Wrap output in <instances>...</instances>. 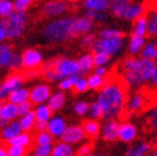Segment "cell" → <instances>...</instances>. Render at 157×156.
<instances>
[{"instance_id":"6da1fadb","label":"cell","mask_w":157,"mask_h":156,"mask_svg":"<svg viewBox=\"0 0 157 156\" xmlns=\"http://www.w3.org/2000/svg\"><path fill=\"white\" fill-rule=\"evenodd\" d=\"M127 90L119 81H109L96 96V103L101 106L105 120L117 119L127 109Z\"/></svg>"},{"instance_id":"7a4b0ae2","label":"cell","mask_w":157,"mask_h":156,"mask_svg":"<svg viewBox=\"0 0 157 156\" xmlns=\"http://www.w3.org/2000/svg\"><path fill=\"white\" fill-rule=\"evenodd\" d=\"M157 63L146 58H127L120 67L123 83L132 90H138L146 83H150L156 71Z\"/></svg>"},{"instance_id":"3957f363","label":"cell","mask_w":157,"mask_h":156,"mask_svg":"<svg viewBox=\"0 0 157 156\" xmlns=\"http://www.w3.org/2000/svg\"><path fill=\"white\" fill-rule=\"evenodd\" d=\"M73 15H67V17H61L58 19H52L49 23H46L42 35L46 38V41L51 44H64L69 40H72V26L74 22Z\"/></svg>"},{"instance_id":"277c9868","label":"cell","mask_w":157,"mask_h":156,"mask_svg":"<svg viewBox=\"0 0 157 156\" xmlns=\"http://www.w3.org/2000/svg\"><path fill=\"white\" fill-rule=\"evenodd\" d=\"M28 15L26 12H14L9 18L2 19L0 22V41L15 40L25 33Z\"/></svg>"},{"instance_id":"5b68a950","label":"cell","mask_w":157,"mask_h":156,"mask_svg":"<svg viewBox=\"0 0 157 156\" xmlns=\"http://www.w3.org/2000/svg\"><path fill=\"white\" fill-rule=\"evenodd\" d=\"M124 49V37L121 38H96L90 48L92 54L105 53L110 57H117Z\"/></svg>"},{"instance_id":"8992f818","label":"cell","mask_w":157,"mask_h":156,"mask_svg":"<svg viewBox=\"0 0 157 156\" xmlns=\"http://www.w3.org/2000/svg\"><path fill=\"white\" fill-rule=\"evenodd\" d=\"M52 67H54L55 73L58 76V82L68 77L82 76L78 60L72 59V58L61 57L58 59H52Z\"/></svg>"},{"instance_id":"52a82bcc","label":"cell","mask_w":157,"mask_h":156,"mask_svg":"<svg viewBox=\"0 0 157 156\" xmlns=\"http://www.w3.org/2000/svg\"><path fill=\"white\" fill-rule=\"evenodd\" d=\"M0 67L6 71H17L22 68V54H17L9 44L0 45Z\"/></svg>"},{"instance_id":"ba28073f","label":"cell","mask_w":157,"mask_h":156,"mask_svg":"<svg viewBox=\"0 0 157 156\" xmlns=\"http://www.w3.org/2000/svg\"><path fill=\"white\" fill-rule=\"evenodd\" d=\"M25 81H26L25 74L19 72H13L9 76H6L2 84H0V99H2V101H6L13 91H15L19 87H23Z\"/></svg>"},{"instance_id":"9c48e42d","label":"cell","mask_w":157,"mask_h":156,"mask_svg":"<svg viewBox=\"0 0 157 156\" xmlns=\"http://www.w3.org/2000/svg\"><path fill=\"white\" fill-rule=\"evenodd\" d=\"M87 138V135L82 127V124H70V126L67 127L64 135L61 136L60 141L65 142V143H69L72 146H77V145H81L86 141Z\"/></svg>"},{"instance_id":"30bf717a","label":"cell","mask_w":157,"mask_h":156,"mask_svg":"<svg viewBox=\"0 0 157 156\" xmlns=\"http://www.w3.org/2000/svg\"><path fill=\"white\" fill-rule=\"evenodd\" d=\"M44 64V55L37 49H26L22 53V68L26 71L29 69H38Z\"/></svg>"},{"instance_id":"8fae6325","label":"cell","mask_w":157,"mask_h":156,"mask_svg":"<svg viewBox=\"0 0 157 156\" xmlns=\"http://www.w3.org/2000/svg\"><path fill=\"white\" fill-rule=\"evenodd\" d=\"M29 93H31L29 101L36 106V105H41V104H48L49 99L52 95V91L49 84L37 83L29 90Z\"/></svg>"},{"instance_id":"7c38bea8","label":"cell","mask_w":157,"mask_h":156,"mask_svg":"<svg viewBox=\"0 0 157 156\" xmlns=\"http://www.w3.org/2000/svg\"><path fill=\"white\" fill-rule=\"evenodd\" d=\"M120 126H121V123L117 119L105 120V123L102 124V129H101V137H102L104 141L105 142L119 141Z\"/></svg>"},{"instance_id":"4fadbf2b","label":"cell","mask_w":157,"mask_h":156,"mask_svg":"<svg viewBox=\"0 0 157 156\" xmlns=\"http://www.w3.org/2000/svg\"><path fill=\"white\" fill-rule=\"evenodd\" d=\"M68 12V3L65 0H50L42 6V14L48 18H56Z\"/></svg>"},{"instance_id":"5bb4252c","label":"cell","mask_w":157,"mask_h":156,"mask_svg":"<svg viewBox=\"0 0 157 156\" xmlns=\"http://www.w3.org/2000/svg\"><path fill=\"white\" fill-rule=\"evenodd\" d=\"M93 26H95V22L92 19L84 17H75L74 22H73V26H72V35L73 37H79V36H86L92 32Z\"/></svg>"},{"instance_id":"9a60e30c","label":"cell","mask_w":157,"mask_h":156,"mask_svg":"<svg viewBox=\"0 0 157 156\" xmlns=\"http://www.w3.org/2000/svg\"><path fill=\"white\" fill-rule=\"evenodd\" d=\"M17 118H19L18 106L8 100L2 101V105H0V123H2V127L6 126L8 123L13 120H17Z\"/></svg>"},{"instance_id":"2e32d148","label":"cell","mask_w":157,"mask_h":156,"mask_svg":"<svg viewBox=\"0 0 157 156\" xmlns=\"http://www.w3.org/2000/svg\"><path fill=\"white\" fill-rule=\"evenodd\" d=\"M67 127H68V123H67L64 116H61L59 114H55L48 123V132H50L54 138L60 139L61 136L64 135Z\"/></svg>"},{"instance_id":"e0dca14e","label":"cell","mask_w":157,"mask_h":156,"mask_svg":"<svg viewBox=\"0 0 157 156\" xmlns=\"http://www.w3.org/2000/svg\"><path fill=\"white\" fill-rule=\"evenodd\" d=\"M138 137V127L132 122H123L120 126L119 141L123 143H132Z\"/></svg>"},{"instance_id":"ac0fdd59","label":"cell","mask_w":157,"mask_h":156,"mask_svg":"<svg viewBox=\"0 0 157 156\" xmlns=\"http://www.w3.org/2000/svg\"><path fill=\"white\" fill-rule=\"evenodd\" d=\"M23 132L19 120H13L2 128V139L5 143H9L12 139L18 137Z\"/></svg>"},{"instance_id":"d6986e66","label":"cell","mask_w":157,"mask_h":156,"mask_svg":"<svg viewBox=\"0 0 157 156\" xmlns=\"http://www.w3.org/2000/svg\"><path fill=\"white\" fill-rule=\"evenodd\" d=\"M146 106V97L140 92H133L128 96L127 100V110L129 113H139Z\"/></svg>"},{"instance_id":"ffe728a7","label":"cell","mask_w":157,"mask_h":156,"mask_svg":"<svg viewBox=\"0 0 157 156\" xmlns=\"http://www.w3.org/2000/svg\"><path fill=\"white\" fill-rule=\"evenodd\" d=\"M130 5H132L130 0H113V2L110 3L109 10L111 12V14L115 15V17L125 19V15H127V12Z\"/></svg>"},{"instance_id":"44dd1931","label":"cell","mask_w":157,"mask_h":156,"mask_svg":"<svg viewBox=\"0 0 157 156\" xmlns=\"http://www.w3.org/2000/svg\"><path fill=\"white\" fill-rule=\"evenodd\" d=\"M152 145L147 141H140L137 145L129 147L123 156H148L152 151Z\"/></svg>"},{"instance_id":"7402d4cb","label":"cell","mask_w":157,"mask_h":156,"mask_svg":"<svg viewBox=\"0 0 157 156\" xmlns=\"http://www.w3.org/2000/svg\"><path fill=\"white\" fill-rule=\"evenodd\" d=\"M82 127L86 132L88 138L91 139H96L101 135V129H102V124H101L97 119H87L82 123Z\"/></svg>"},{"instance_id":"603a6c76","label":"cell","mask_w":157,"mask_h":156,"mask_svg":"<svg viewBox=\"0 0 157 156\" xmlns=\"http://www.w3.org/2000/svg\"><path fill=\"white\" fill-rule=\"evenodd\" d=\"M146 37L133 33L128 41V51L130 55H140V53L146 46Z\"/></svg>"},{"instance_id":"cb8c5ba5","label":"cell","mask_w":157,"mask_h":156,"mask_svg":"<svg viewBox=\"0 0 157 156\" xmlns=\"http://www.w3.org/2000/svg\"><path fill=\"white\" fill-rule=\"evenodd\" d=\"M78 64H79V69H81V74L86 76L88 74L92 69H95V59H93V54L92 53H84L77 59Z\"/></svg>"},{"instance_id":"d4e9b609","label":"cell","mask_w":157,"mask_h":156,"mask_svg":"<svg viewBox=\"0 0 157 156\" xmlns=\"http://www.w3.org/2000/svg\"><path fill=\"white\" fill-rule=\"evenodd\" d=\"M65 104H67V96H65V92H63V91L52 92L51 97L48 101V105L50 106V109L54 113L60 111L65 106Z\"/></svg>"},{"instance_id":"484cf974","label":"cell","mask_w":157,"mask_h":156,"mask_svg":"<svg viewBox=\"0 0 157 156\" xmlns=\"http://www.w3.org/2000/svg\"><path fill=\"white\" fill-rule=\"evenodd\" d=\"M74 154H77L74 151V146L59 141L54 143L51 156H75Z\"/></svg>"},{"instance_id":"4316f807","label":"cell","mask_w":157,"mask_h":156,"mask_svg":"<svg viewBox=\"0 0 157 156\" xmlns=\"http://www.w3.org/2000/svg\"><path fill=\"white\" fill-rule=\"evenodd\" d=\"M29 95H31L29 90L23 86V87H19L15 91H13L10 93L9 99H8V101H10V103H13L15 105H21L23 103H27V101H29Z\"/></svg>"},{"instance_id":"83f0119b","label":"cell","mask_w":157,"mask_h":156,"mask_svg":"<svg viewBox=\"0 0 157 156\" xmlns=\"http://www.w3.org/2000/svg\"><path fill=\"white\" fill-rule=\"evenodd\" d=\"M35 115L37 122H44V123H49V120L54 116V111L50 109L48 104H41V105H36L35 109Z\"/></svg>"},{"instance_id":"f1b7e54d","label":"cell","mask_w":157,"mask_h":156,"mask_svg":"<svg viewBox=\"0 0 157 156\" xmlns=\"http://www.w3.org/2000/svg\"><path fill=\"white\" fill-rule=\"evenodd\" d=\"M146 6L143 4H139V3H132V5L129 6V9L127 12V15H125V19L129 21V22H134L138 18L143 17L146 15Z\"/></svg>"},{"instance_id":"f546056e","label":"cell","mask_w":157,"mask_h":156,"mask_svg":"<svg viewBox=\"0 0 157 156\" xmlns=\"http://www.w3.org/2000/svg\"><path fill=\"white\" fill-rule=\"evenodd\" d=\"M83 8L91 12H106L110 3L107 0H83Z\"/></svg>"},{"instance_id":"4dcf8cb0","label":"cell","mask_w":157,"mask_h":156,"mask_svg":"<svg viewBox=\"0 0 157 156\" xmlns=\"http://www.w3.org/2000/svg\"><path fill=\"white\" fill-rule=\"evenodd\" d=\"M19 123H21L22 129L25 132H31L32 129H35L36 128V123H37L35 111L32 110V111H29L28 114H26L25 116H21Z\"/></svg>"},{"instance_id":"1f68e13d","label":"cell","mask_w":157,"mask_h":156,"mask_svg":"<svg viewBox=\"0 0 157 156\" xmlns=\"http://www.w3.org/2000/svg\"><path fill=\"white\" fill-rule=\"evenodd\" d=\"M32 142H33V138L31 136V133L23 131L18 137H15L14 139H12V141L6 145H14V146H21V147H25V149H28V147L32 145Z\"/></svg>"},{"instance_id":"d6a6232c","label":"cell","mask_w":157,"mask_h":156,"mask_svg":"<svg viewBox=\"0 0 157 156\" xmlns=\"http://www.w3.org/2000/svg\"><path fill=\"white\" fill-rule=\"evenodd\" d=\"M133 33L146 37V35L148 33V22H147L146 15L133 22Z\"/></svg>"},{"instance_id":"836d02e7","label":"cell","mask_w":157,"mask_h":156,"mask_svg":"<svg viewBox=\"0 0 157 156\" xmlns=\"http://www.w3.org/2000/svg\"><path fill=\"white\" fill-rule=\"evenodd\" d=\"M87 80H88V86H90V90L91 91H100L106 84V82H107L106 78L100 77L96 73L90 74L87 77Z\"/></svg>"},{"instance_id":"e575fe53","label":"cell","mask_w":157,"mask_h":156,"mask_svg":"<svg viewBox=\"0 0 157 156\" xmlns=\"http://www.w3.org/2000/svg\"><path fill=\"white\" fill-rule=\"evenodd\" d=\"M73 111L81 118L87 116L90 114V103H87L86 100H77L73 104Z\"/></svg>"},{"instance_id":"d590c367","label":"cell","mask_w":157,"mask_h":156,"mask_svg":"<svg viewBox=\"0 0 157 156\" xmlns=\"http://www.w3.org/2000/svg\"><path fill=\"white\" fill-rule=\"evenodd\" d=\"M81 76H73V77H68V78H64L58 82V88L59 91H63V92H67V91H72L74 90L75 87V83L78 81V78Z\"/></svg>"},{"instance_id":"8d00e7d4","label":"cell","mask_w":157,"mask_h":156,"mask_svg":"<svg viewBox=\"0 0 157 156\" xmlns=\"http://www.w3.org/2000/svg\"><path fill=\"white\" fill-rule=\"evenodd\" d=\"M14 12L15 6L13 2H10V0H0V17L3 19L9 18Z\"/></svg>"},{"instance_id":"74e56055","label":"cell","mask_w":157,"mask_h":156,"mask_svg":"<svg viewBox=\"0 0 157 156\" xmlns=\"http://www.w3.org/2000/svg\"><path fill=\"white\" fill-rule=\"evenodd\" d=\"M140 57L157 61V42H147L140 53Z\"/></svg>"},{"instance_id":"f35d334b","label":"cell","mask_w":157,"mask_h":156,"mask_svg":"<svg viewBox=\"0 0 157 156\" xmlns=\"http://www.w3.org/2000/svg\"><path fill=\"white\" fill-rule=\"evenodd\" d=\"M146 17L148 22V35L152 37H157V12L150 10Z\"/></svg>"},{"instance_id":"ab89813d","label":"cell","mask_w":157,"mask_h":156,"mask_svg":"<svg viewBox=\"0 0 157 156\" xmlns=\"http://www.w3.org/2000/svg\"><path fill=\"white\" fill-rule=\"evenodd\" d=\"M100 38H121L124 37V32L119 28H114V27H109L104 28L98 32Z\"/></svg>"},{"instance_id":"60d3db41","label":"cell","mask_w":157,"mask_h":156,"mask_svg":"<svg viewBox=\"0 0 157 156\" xmlns=\"http://www.w3.org/2000/svg\"><path fill=\"white\" fill-rule=\"evenodd\" d=\"M41 74L45 77V80H48L49 82H58V76L54 71V67H52V60L45 63V65L42 67V71Z\"/></svg>"},{"instance_id":"b9f144b4","label":"cell","mask_w":157,"mask_h":156,"mask_svg":"<svg viewBox=\"0 0 157 156\" xmlns=\"http://www.w3.org/2000/svg\"><path fill=\"white\" fill-rule=\"evenodd\" d=\"M54 137L50 132H37L35 136V143L36 145H54Z\"/></svg>"},{"instance_id":"7bdbcfd3","label":"cell","mask_w":157,"mask_h":156,"mask_svg":"<svg viewBox=\"0 0 157 156\" xmlns=\"http://www.w3.org/2000/svg\"><path fill=\"white\" fill-rule=\"evenodd\" d=\"M54 145H36L32 156H51Z\"/></svg>"},{"instance_id":"ee69618b","label":"cell","mask_w":157,"mask_h":156,"mask_svg":"<svg viewBox=\"0 0 157 156\" xmlns=\"http://www.w3.org/2000/svg\"><path fill=\"white\" fill-rule=\"evenodd\" d=\"M147 124L153 131H157V104L153 105L147 113Z\"/></svg>"},{"instance_id":"f6af8a7d","label":"cell","mask_w":157,"mask_h":156,"mask_svg":"<svg viewBox=\"0 0 157 156\" xmlns=\"http://www.w3.org/2000/svg\"><path fill=\"white\" fill-rule=\"evenodd\" d=\"M88 90H90V86H88V80H87V77L81 76L79 78H78L77 83H75L74 91H75L77 93H86Z\"/></svg>"},{"instance_id":"bcb514c9","label":"cell","mask_w":157,"mask_h":156,"mask_svg":"<svg viewBox=\"0 0 157 156\" xmlns=\"http://www.w3.org/2000/svg\"><path fill=\"white\" fill-rule=\"evenodd\" d=\"M93 59H95V65L96 67H106L110 63L111 57L107 55L105 53H97L93 54Z\"/></svg>"},{"instance_id":"7dc6e473","label":"cell","mask_w":157,"mask_h":156,"mask_svg":"<svg viewBox=\"0 0 157 156\" xmlns=\"http://www.w3.org/2000/svg\"><path fill=\"white\" fill-rule=\"evenodd\" d=\"M86 17L92 19L95 23H102L106 21L107 15L105 12H91V10H86Z\"/></svg>"},{"instance_id":"c3c4849f","label":"cell","mask_w":157,"mask_h":156,"mask_svg":"<svg viewBox=\"0 0 157 156\" xmlns=\"http://www.w3.org/2000/svg\"><path fill=\"white\" fill-rule=\"evenodd\" d=\"M90 118L91 119H101L102 118V110H101V106L96 103V101H93V103L90 104Z\"/></svg>"},{"instance_id":"681fc988","label":"cell","mask_w":157,"mask_h":156,"mask_svg":"<svg viewBox=\"0 0 157 156\" xmlns=\"http://www.w3.org/2000/svg\"><path fill=\"white\" fill-rule=\"evenodd\" d=\"M93 152H95L93 151V145L88 143V142H83L77 149V154L75 155H78V156H90Z\"/></svg>"},{"instance_id":"f907efd6","label":"cell","mask_w":157,"mask_h":156,"mask_svg":"<svg viewBox=\"0 0 157 156\" xmlns=\"http://www.w3.org/2000/svg\"><path fill=\"white\" fill-rule=\"evenodd\" d=\"M6 151L9 156H26L27 154V149L14 145H6Z\"/></svg>"},{"instance_id":"816d5d0a","label":"cell","mask_w":157,"mask_h":156,"mask_svg":"<svg viewBox=\"0 0 157 156\" xmlns=\"http://www.w3.org/2000/svg\"><path fill=\"white\" fill-rule=\"evenodd\" d=\"M35 0H14L15 12H26Z\"/></svg>"},{"instance_id":"f5cc1de1","label":"cell","mask_w":157,"mask_h":156,"mask_svg":"<svg viewBox=\"0 0 157 156\" xmlns=\"http://www.w3.org/2000/svg\"><path fill=\"white\" fill-rule=\"evenodd\" d=\"M17 106H18V114H19V118H21V116H25L26 114H28L29 111H32V110H33V109H32L33 104L31 103V101H27V103H23V104L17 105Z\"/></svg>"},{"instance_id":"db71d44e","label":"cell","mask_w":157,"mask_h":156,"mask_svg":"<svg viewBox=\"0 0 157 156\" xmlns=\"http://www.w3.org/2000/svg\"><path fill=\"white\" fill-rule=\"evenodd\" d=\"M96 40V37L93 36L92 33H88V35H86L82 37V40H81V46L82 48H91V46L93 45V42H95Z\"/></svg>"},{"instance_id":"11a10c76","label":"cell","mask_w":157,"mask_h":156,"mask_svg":"<svg viewBox=\"0 0 157 156\" xmlns=\"http://www.w3.org/2000/svg\"><path fill=\"white\" fill-rule=\"evenodd\" d=\"M93 73H96L100 77L106 78L107 74H109V69H107V67H96L95 68V72H93Z\"/></svg>"},{"instance_id":"9f6ffc18","label":"cell","mask_w":157,"mask_h":156,"mask_svg":"<svg viewBox=\"0 0 157 156\" xmlns=\"http://www.w3.org/2000/svg\"><path fill=\"white\" fill-rule=\"evenodd\" d=\"M40 73L41 72H38L37 69H29V71H26L25 77H26V80H33V78H37Z\"/></svg>"},{"instance_id":"6f0895ef","label":"cell","mask_w":157,"mask_h":156,"mask_svg":"<svg viewBox=\"0 0 157 156\" xmlns=\"http://www.w3.org/2000/svg\"><path fill=\"white\" fill-rule=\"evenodd\" d=\"M37 132H45L48 131V123H44V122H37L36 123V128Z\"/></svg>"},{"instance_id":"680465c9","label":"cell","mask_w":157,"mask_h":156,"mask_svg":"<svg viewBox=\"0 0 157 156\" xmlns=\"http://www.w3.org/2000/svg\"><path fill=\"white\" fill-rule=\"evenodd\" d=\"M150 84L152 86L153 88H157V67H156V71H155V73L152 76V80H151Z\"/></svg>"},{"instance_id":"91938a15","label":"cell","mask_w":157,"mask_h":156,"mask_svg":"<svg viewBox=\"0 0 157 156\" xmlns=\"http://www.w3.org/2000/svg\"><path fill=\"white\" fill-rule=\"evenodd\" d=\"M150 9L157 12V0H151L150 2Z\"/></svg>"},{"instance_id":"94428289","label":"cell","mask_w":157,"mask_h":156,"mask_svg":"<svg viewBox=\"0 0 157 156\" xmlns=\"http://www.w3.org/2000/svg\"><path fill=\"white\" fill-rule=\"evenodd\" d=\"M0 156H9L6 151V147H0Z\"/></svg>"},{"instance_id":"6125c7cd","label":"cell","mask_w":157,"mask_h":156,"mask_svg":"<svg viewBox=\"0 0 157 156\" xmlns=\"http://www.w3.org/2000/svg\"><path fill=\"white\" fill-rule=\"evenodd\" d=\"M148 156H157V147H153L152 151L150 152V155H148Z\"/></svg>"},{"instance_id":"be15d7a7","label":"cell","mask_w":157,"mask_h":156,"mask_svg":"<svg viewBox=\"0 0 157 156\" xmlns=\"http://www.w3.org/2000/svg\"><path fill=\"white\" fill-rule=\"evenodd\" d=\"M90 156H106L105 154H102V152H97V151H95L93 154H91Z\"/></svg>"},{"instance_id":"e7e4bbea","label":"cell","mask_w":157,"mask_h":156,"mask_svg":"<svg viewBox=\"0 0 157 156\" xmlns=\"http://www.w3.org/2000/svg\"><path fill=\"white\" fill-rule=\"evenodd\" d=\"M67 3H72V4H75V3H79V2H82V0H65Z\"/></svg>"},{"instance_id":"03108f58","label":"cell","mask_w":157,"mask_h":156,"mask_svg":"<svg viewBox=\"0 0 157 156\" xmlns=\"http://www.w3.org/2000/svg\"><path fill=\"white\" fill-rule=\"evenodd\" d=\"M107 2H109V3H111V2H113V0H107Z\"/></svg>"},{"instance_id":"003e7915","label":"cell","mask_w":157,"mask_h":156,"mask_svg":"<svg viewBox=\"0 0 157 156\" xmlns=\"http://www.w3.org/2000/svg\"><path fill=\"white\" fill-rule=\"evenodd\" d=\"M75 156H78V155H75Z\"/></svg>"}]
</instances>
